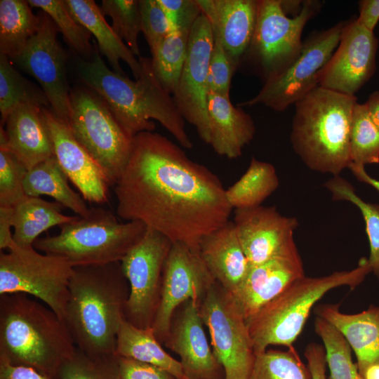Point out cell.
Segmentation results:
<instances>
[{"label": "cell", "instance_id": "obj_1", "mask_svg": "<svg viewBox=\"0 0 379 379\" xmlns=\"http://www.w3.org/2000/svg\"><path fill=\"white\" fill-rule=\"evenodd\" d=\"M221 181L166 137H133L128 160L114 185L117 215L199 251L201 239L230 220Z\"/></svg>", "mask_w": 379, "mask_h": 379}, {"label": "cell", "instance_id": "obj_2", "mask_svg": "<svg viewBox=\"0 0 379 379\" xmlns=\"http://www.w3.org/2000/svg\"><path fill=\"white\" fill-rule=\"evenodd\" d=\"M90 60L79 59L77 72L82 84L98 94L107 105L126 132L134 137L143 131H154L159 122L184 148L193 143L185 130V121L173 96L157 78L151 58H139L140 73L135 81L109 69L98 45Z\"/></svg>", "mask_w": 379, "mask_h": 379}, {"label": "cell", "instance_id": "obj_3", "mask_svg": "<svg viewBox=\"0 0 379 379\" xmlns=\"http://www.w3.org/2000/svg\"><path fill=\"white\" fill-rule=\"evenodd\" d=\"M128 295L120 262L73 267L63 321L79 350L93 357L116 355Z\"/></svg>", "mask_w": 379, "mask_h": 379}, {"label": "cell", "instance_id": "obj_4", "mask_svg": "<svg viewBox=\"0 0 379 379\" xmlns=\"http://www.w3.org/2000/svg\"><path fill=\"white\" fill-rule=\"evenodd\" d=\"M24 293L0 295V359L56 378L77 347L65 322Z\"/></svg>", "mask_w": 379, "mask_h": 379}, {"label": "cell", "instance_id": "obj_5", "mask_svg": "<svg viewBox=\"0 0 379 379\" xmlns=\"http://www.w3.org/2000/svg\"><path fill=\"white\" fill-rule=\"evenodd\" d=\"M357 97L317 86L297 101L292 147L310 169L340 175L352 164L350 127Z\"/></svg>", "mask_w": 379, "mask_h": 379}, {"label": "cell", "instance_id": "obj_6", "mask_svg": "<svg viewBox=\"0 0 379 379\" xmlns=\"http://www.w3.org/2000/svg\"><path fill=\"white\" fill-rule=\"evenodd\" d=\"M366 258L348 271L334 272L320 277H300L263 306L246 324L255 355L270 345L293 347L312 309L327 292L340 286L351 289L359 286L370 273Z\"/></svg>", "mask_w": 379, "mask_h": 379}, {"label": "cell", "instance_id": "obj_7", "mask_svg": "<svg viewBox=\"0 0 379 379\" xmlns=\"http://www.w3.org/2000/svg\"><path fill=\"white\" fill-rule=\"evenodd\" d=\"M60 227L57 235L38 238L34 247L72 267L120 262L147 230L140 222H119L102 207L89 208L86 215Z\"/></svg>", "mask_w": 379, "mask_h": 379}, {"label": "cell", "instance_id": "obj_8", "mask_svg": "<svg viewBox=\"0 0 379 379\" xmlns=\"http://www.w3.org/2000/svg\"><path fill=\"white\" fill-rule=\"evenodd\" d=\"M70 99L67 125L114 186L128 160L133 138L123 128L106 102L86 86L71 88Z\"/></svg>", "mask_w": 379, "mask_h": 379}, {"label": "cell", "instance_id": "obj_9", "mask_svg": "<svg viewBox=\"0 0 379 379\" xmlns=\"http://www.w3.org/2000/svg\"><path fill=\"white\" fill-rule=\"evenodd\" d=\"M72 271L65 259L15 242L7 253H0V295H29L46 304L63 321Z\"/></svg>", "mask_w": 379, "mask_h": 379}, {"label": "cell", "instance_id": "obj_10", "mask_svg": "<svg viewBox=\"0 0 379 379\" xmlns=\"http://www.w3.org/2000/svg\"><path fill=\"white\" fill-rule=\"evenodd\" d=\"M347 20L312 32L302 43L295 59L268 77L253 98L238 107L262 105L277 112L286 109L319 86V77L338 47Z\"/></svg>", "mask_w": 379, "mask_h": 379}, {"label": "cell", "instance_id": "obj_11", "mask_svg": "<svg viewBox=\"0 0 379 379\" xmlns=\"http://www.w3.org/2000/svg\"><path fill=\"white\" fill-rule=\"evenodd\" d=\"M321 4L319 1H304L300 12L290 18L281 0H258L256 27L244 57L256 65L264 81L287 67L300 53L303 29Z\"/></svg>", "mask_w": 379, "mask_h": 379}, {"label": "cell", "instance_id": "obj_12", "mask_svg": "<svg viewBox=\"0 0 379 379\" xmlns=\"http://www.w3.org/2000/svg\"><path fill=\"white\" fill-rule=\"evenodd\" d=\"M199 310L213 354L223 368V379H248L256 355L246 319L231 295L216 281Z\"/></svg>", "mask_w": 379, "mask_h": 379}, {"label": "cell", "instance_id": "obj_13", "mask_svg": "<svg viewBox=\"0 0 379 379\" xmlns=\"http://www.w3.org/2000/svg\"><path fill=\"white\" fill-rule=\"evenodd\" d=\"M172 244L164 234L147 228L120 261L129 284L125 319L138 328L152 326L159 300L164 266Z\"/></svg>", "mask_w": 379, "mask_h": 379}, {"label": "cell", "instance_id": "obj_14", "mask_svg": "<svg viewBox=\"0 0 379 379\" xmlns=\"http://www.w3.org/2000/svg\"><path fill=\"white\" fill-rule=\"evenodd\" d=\"M215 282L199 251L173 243L164 263L159 300L151 326L160 343L169 333L175 310L189 300L201 304Z\"/></svg>", "mask_w": 379, "mask_h": 379}, {"label": "cell", "instance_id": "obj_15", "mask_svg": "<svg viewBox=\"0 0 379 379\" xmlns=\"http://www.w3.org/2000/svg\"><path fill=\"white\" fill-rule=\"evenodd\" d=\"M39 27L15 60L34 77L46 93L51 111L68 123L71 114V88L67 77V54L58 40V29L53 20L39 11Z\"/></svg>", "mask_w": 379, "mask_h": 379}, {"label": "cell", "instance_id": "obj_16", "mask_svg": "<svg viewBox=\"0 0 379 379\" xmlns=\"http://www.w3.org/2000/svg\"><path fill=\"white\" fill-rule=\"evenodd\" d=\"M213 46L211 23L201 13L190 30L187 58L172 95L185 121L194 126L206 144L208 141V74Z\"/></svg>", "mask_w": 379, "mask_h": 379}, {"label": "cell", "instance_id": "obj_17", "mask_svg": "<svg viewBox=\"0 0 379 379\" xmlns=\"http://www.w3.org/2000/svg\"><path fill=\"white\" fill-rule=\"evenodd\" d=\"M378 47L374 32L360 26L356 18L347 20L338 47L319 74V86L354 96L375 72Z\"/></svg>", "mask_w": 379, "mask_h": 379}, {"label": "cell", "instance_id": "obj_18", "mask_svg": "<svg viewBox=\"0 0 379 379\" xmlns=\"http://www.w3.org/2000/svg\"><path fill=\"white\" fill-rule=\"evenodd\" d=\"M233 222L250 266L267 262L296 246L293 233L298 220L281 215L274 206L234 209Z\"/></svg>", "mask_w": 379, "mask_h": 379}, {"label": "cell", "instance_id": "obj_19", "mask_svg": "<svg viewBox=\"0 0 379 379\" xmlns=\"http://www.w3.org/2000/svg\"><path fill=\"white\" fill-rule=\"evenodd\" d=\"M43 112L54 156L68 179L85 200L107 202L111 185L102 168L75 138L65 121L49 108L43 107Z\"/></svg>", "mask_w": 379, "mask_h": 379}, {"label": "cell", "instance_id": "obj_20", "mask_svg": "<svg viewBox=\"0 0 379 379\" xmlns=\"http://www.w3.org/2000/svg\"><path fill=\"white\" fill-rule=\"evenodd\" d=\"M199 306L193 300L181 305L164 343L180 357L184 376L189 379H223L224 370L208 343Z\"/></svg>", "mask_w": 379, "mask_h": 379}, {"label": "cell", "instance_id": "obj_21", "mask_svg": "<svg viewBox=\"0 0 379 379\" xmlns=\"http://www.w3.org/2000/svg\"><path fill=\"white\" fill-rule=\"evenodd\" d=\"M305 275L297 246L267 262L251 265L234 293L230 294L246 321Z\"/></svg>", "mask_w": 379, "mask_h": 379}, {"label": "cell", "instance_id": "obj_22", "mask_svg": "<svg viewBox=\"0 0 379 379\" xmlns=\"http://www.w3.org/2000/svg\"><path fill=\"white\" fill-rule=\"evenodd\" d=\"M208 19L214 35L234 65L239 66L252 41L258 18V0H197Z\"/></svg>", "mask_w": 379, "mask_h": 379}, {"label": "cell", "instance_id": "obj_23", "mask_svg": "<svg viewBox=\"0 0 379 379\" xmlns=\"http://www.w3.org/2000/svg\"><path fill=\"white\" fill-rule=\"evenodd\" d=\"M0 145L13 152L29 169L54 156L43 107L21 105L0 126Z\"/></svg>", "mask_w": 379, "mask_h": 379}, {"label": "cell", "instance_id": "obj_24", "mask_svg": "<svg viewBox=\"0 0 379 379\" xmlns=\"http://www.w3.org/2000/svg\"><path fill=\"white\" fill-rule=\"evenodd\" d=\"M208 144L220 156L236 159L253 139L255 126L251 115L231 102L230 95L208 91Z\"/></svg>", "mask_w": 379, "mask_h": 379}, {"label": "cell", "instance_id": "obj_25", "mask_svg": "<svg viewBox=\"0 0 379 379\" xmlns=\"http://www.w3.org/2000/svg\"><path fill=\"white\" fill-rule=\"evenodd\" d=\"M199 252L215 280L230 294L234 293L245 279L250 265L233 221L204 236Z\"/></svg>", "mask_w": 379, "mask_h": 379}, {"label": "cell", "instance_id": "obj_26", "mask_svg": "<svg viewBox=\"0 0 379 379\" xmlns=\"http://www.w3.org/2000/svg\"><path fill=\"white\" fill-rule=\"evenodd\" d=\"M314 312L345 337L354 350L359 373L363 375L371 366L379 363V307H370L357 314H345L340 304L318 305Z\"/></svg>", "mask_w": 379, "mask_h": 379}, {"label": "cell", "instance_id": "obj_27", "mask_svg": "<svg viewBox=\"0 0 379 379\" xmlns=\"http://www.w3.org/2000/svg\"><path fill=\"white\" fill-rule=\"evenodd\" d=\"M69 11L76 20L88 29L95 38L99 52L105 56L113 71L126 75L120 60L130 67L135 79L140 73L139 59L133 55L126 44L116 34L106 21L101 8L93 0H65Z\"/></svg>", "mask_w": 379, "mask_h": 379}, {"label": "cell", "instance_id": "obj_28", "mask_svg": "<svg viewBox=\"0 0 379 379\" xmlns=\"http://www.w3.org/2000/svg\"><path fill=\"white\" fill-rule=\"evenodd\" d=\"M63 206L40 197L26 196L13 208V239L20 246H32L38 237L54 226H62L78 216L62 213Z\"/></svg>", "mask_w": 379, "mask_h": 379}, {"label": "cell", "instance_id": "obj_29", "mask_svg": "<svg viewBox=\"0 0 379 379\" xmlns=\"http://www.w3.org/2000/svg\"><path fill=\"white\" fill-rule=\"evenodd\" d=\"M115 354L157 366L177 379L184 376L180 361L164 350L151 327L138 328L124 319L117 333Z\"/></svg>", "mask_w": 379, "mask_h": 379}, {"label": "cell", "instance_id": "obj_30", "mask_svg": "<svg viewBox=\"0 0 379 379\" xmlns=\"http://www.w3.org/2000/svg\"><path fill=\"white\" fill-rule=\"evenodd\" d=\"M68 180L55 157L53 156L28 170L24 191L27 197L49 196L78 216H84L89 208L83 197L69 187Z\"/></svg>", "mask_w": 379, "mask_h": 379}, {"label": "cell", "instance_id": "obj_31", "mask_svg": "<svg viewBox=\"0 0 379 379\" xmlns=\"http://www.w3.org/2000/svg\"><path fill=\"white\" fill-rule=\"evenodd\" d=\"M39 15L28 1H0V53L15 60L37 32Z\"/></svg>", "mask_w": 379, "mask_h": 379}, {"label": "cell", "instance_id": "obj_32", "mask_svg": "<svg viewBox=\"0 0 379 379\" xmlns=\"http://www.w3.org/2000/svg\"><path fill=\"white\" fill-rule=\"evenodd\" d=\"M279 185L275 167L252 157L245 173L225 194L233 209L250 208L261 206Z\"/></svg>", "mask_w": 379, "mask_h": 379}, {"label": "cell", "instance_id": "obj_33", "mask_svg": "<svg viewBox=\"0 0 379 379\" xmlns=\"http://www.w3.org/2000/svg\"><path fill=\"white\" fill-rule=\"evenodd\" d=\"M21 105L51 107L43 89L20 74L9 58L0 53L1 125L3 126L8 116Z\"/></svg>", "mask_w": 379, "mask_h": 379}, {"label": "cell", "instance_id": "obj_34", "mask_svg": "<svg viewBox=\"0 0 379 379\" xmlns=\"http://www.w3.org/2000/svg\"><path fill=\"white\" fill-rule=\"evenodd\" d=\"M190 30L171 29L150 51L154 72L163 88L172 95L187 58Z\"/></svg>", "mask_w": 379, "mask_h": 379}, {"label": "cell", "instance_id": "obj_35", "mask_svg": "<svg viewBox=\"0 0 379 379\" xmlns=\"http://www.w3.org/2000/svg\"><path fill=\"white\" fill-rule=\"evenodd\" d=\"M333 201H346L361 211L366 224L370 255L367 263L371 272L379 277V205L364 201L355 192L352 184L340 175L333 176L324 183Z\"/></svg>", "mask_w": 379, "mask_h": 379}, {"label": "cell", "instance_id": "obj_36", "mask_svg": "<svg viewBox=\"0 0 379 379\" xmlns=\"http://www.w3.org/2000/svg\"><path fill=\"white\" fill-rule=\"evenodd\" d=\"M314 328L323 342L331 379H364L352 361L350 345L340 331L318 316Z\"/></svg>", "mask_w": 379, "mask_h": 379}, {"label": "cell", "instance_id": "obj_37", "mask_svg": "<svg viewBox=\"0 0 379 379\" xmlns=\"http://www.w3.org/2000/svg\"><path fill=\"white\" fill-rule=\"evenodd\" d=\"M32 7L40 8L54 22L68 46L83 59L90 60L94 47L91 32L71 14L65 0H29Z\"/></svg>", "mask_w": 379, "mask_h": 379}, {"label": "cell", "instance_id": "obj_38", "mask_svg": "<svg viewBox=\"0 0 379 379\" xmlns=\"http://www.w3.org/2000/svg\"><path fill=\"white\" fill-rule=\"evenodd\" d=\"M350 152L352 164L365 166L379 163V128L364 103L357 102L352 112Z\"/></svg>", "mask_w": 379, "mask_h": 379}, {"label": "cell", "instance_id": "obj_39", "mask_svg": "<svg viewBox=\"0 0 379 379\" xmlns=\"http://www.w3.org/2000/svg\"><path fill=\"white\" fill-rule=\"evenodd\" d=\"M248 379H311L294 347L286 351L267 350L256 355Z\"/></svg>", "mask_w": 379, "mask_h": 379}, {"label": "cell", "instance_id": "obj_40", "mask_svg": "<svg viewBox=\"0 0 379 379\" xmlns=\"http://www.w3.org/2000/svg\"><path fill=\"white\" fill-rule=\"evenodd\" d=\"M101 11L110 17L112 27L135 57L140 58L138 36L141 32L139 0H102Z\"/></svg>", "mask_w": 379, "mask_h": 379}, {"label": "cell", "instance_id": "obj_41", "mask_svg": "<svg viewBox=\"0 0 379 379\" xmlns=\"http://www.w3.org/2000/svg\"><path fill=\"white\" fill-rule=\"evenodd\" d=\"M58 379H119L116 355L93 357L77 347L60 368Z\"/></svg>", "mask_w": 379, "mask_h": 379}, {"label": "cell", "instance_id": "obj_42", "mask_svg": "<svg viewBox=\"0 0 379 379\" xmlns=\"http://www.w3.org/2000/svg\"><path fill=\"white\" fill-rule=\"evenodd\" d=\"M27 171L13 152L0 145V206L13 207L26 197L24 181Z\"/></svg>", "mask_w": 379, "mask_h": 379}, {"label": "cell", "instance_id": "obj_43", "mask_svg": "<svg viewBox=\"0 0 379 379\" xmlns=\"http://www.w3.org/2000/svg\"><path fill=\"white\" fill-rule=\"evenodd\" d=\"M141 32L150 51L171 30L167 16L157 0H139Z\"/></svg>", "mask_w": 379, "mask_h": 379}, {"label": "cell", "instance_id": "obj_44", "mask_svg": "<svg viewBox=\"0 0 379 379\" xmlns=\"http://www.w3.org/2000/svg\"><path fill=\"white\" fill-rule=\"evenodd\" d=\"M236 69L220 39L213 34L208 74V91L230 95L232 77Z\"/></svg>", "mask_w": 379, "mask_h": 379}, {"label": "cell", "instance_id": "obj_45", "mask_svg": "<svg viewBox=\"0 0 379 379\" xmlns=\"http://www.w3.org/2000/svg\"><path fill=\"white\" fill-rule=\"evenodd\" d=\"M171 25V29H188L202 13L197 0H157Z\"/></svg>", "mask_w": 379, "mask_h": 379}, {"label": "cell", "instance_id": "obj_46", "mask_svg": "<svg viewBox=\"0 0 379 379\" xmlns=\"http://www.w3.org/2000/svg\"><path fill=\"white\" fill-rule=\"evenodd\" d=\"M117 359L119 379H177L168 372L149 364L121 357H117Z\"/></svg>", "mask_w": 379, "mask_h": 379}, {"label": "cell", "instance_id": "obj_47", "mask_svg": "<svg viewBox=\"0 0 379 379\" xmlns=\"http://www.w3.org/2000/svg\"><path fill=\"white\" fill-rule=\"evenodd\" d=\"M305 357L311 379H329L326 376V352L323 345L315 343L308 344L305 350Z\"/></svg>", "mask_w": 379, "mask_h": 379}, {"label": "cell", "instance_id": "obj_48", "mask_svg": "<svg viewBox=\"0 0 379 379\" xmlns=\"http://www.w3.org/2000/svg\"><path fill=\"white\" fill-rule=\"evenodd\" d=\"M0 379H58L49 376L34 368L13 364L0 359Z\"/></svg>", "mask_w": 379, "mask_h": 379}, {"label": "cell", "instance_id": "obj_49", "mask_svg": "<svg viewBox=\"0 0 379 379\" xmlns=\"http://www.w3.org/2000/svg\"><path fill=\"white\" fill-rule=\"evenodd\" d=\"M359 16L357 22L370 32L374 29L379 21V0H361L359 1Z\"/></svg>", "mask_w": 379, "mask_h": 379}, {"label": "cell", "instance_id": "obj_50", "mask_svg": "<svg viewBox=\"0 0 379 379\" xmlns=\"http://www.w3.org/2000/svg\"><path fill=\"white\" fill-rule=\"evenodd\" d=\"M12 207L0 206V249H9L15 243L11 228L12 224Z\"/></svg>", "mask_w": 379, "mask_h": 379}, {"label": "cell", "instance_id": "obj_51", "mask_svg": "<svg viewBox=\"0 0 379 379\" xmlns=\"http://www.w3.org/2000/svg\"><path fill=\"white\" fill-rule=\"evenodd\" d=\"M354 177L361 182L368 184L379 192V180L371 177L363 166L351 164L349 166Z\"/></svg>", "mask_w": 379, "mask_h": 379}, {"label": "cell", "instance_id": "obj_52", "mask_svg": "<svg viewBox=\"0 0 379 379\" xmlns=\"http://www.w3.org/2000/svg\"><path fill=\"white\" fill-rule=\"evenodd\" d=\"M364 105L370 117L379 128V90L371 93Z\"/></svg>", "mask_w": 379, "mask_h": 379}, {"label": "cell", "instance_id": "obj_53", "mask_svg": "<svg viewBox=\"0 0 379 379\" xmlns=\"http://www.w3.org/2000/svg\"><path fill=\"white\" fill-rule=\"evenodd\" d=\"M362 376L364 379H379V363L369 366Z\"/></svg>", "mask_w": 379, "mask_h": 379}, {"label": "cell", "instance_id": "obj_54", "mask_svg": "<svg viewBox=\"0 0 379 379\" xmlns=\"http://www.w3.org/2000/svg\"><path fill=\"white\" fill-rule=\"evenodd\" d=\"M180 379H189V378H187L185 377V376H183L182 378H180Z\"/></svg>", "mask_w": 379, "mask_h": 379}]
</instances>
